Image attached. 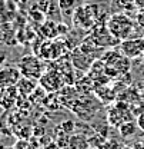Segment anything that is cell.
<instances>
[{
  "label": "cell",
  "instance_id": "obj_16",
  "mask_svg": "<svg viewBox=\"0 0 144 149\" xmlns=\"http://www.w3.org/2000/svg\"><path fill=\"white\" fill-rule=\"evenodd\" d=\"M1 96H3V88L0 86V97H1Z\"/></svg>",
  "mask_w": 144,
  "mask_h": 149
},
{
  "label": "cell",
  "instance_id": "obj_10",
  "mask_svg": "<svg viewBox=\"0 0 144 149\" xmlns=\"http://www.w3.org/2000/svg\"><path fill=\"white\" fill-rule=\"evenodd\" d=\"M60 130L64 132V133H67V135H70L73 130H74V123H73L72 120H64V122L60 125Z\"/></svg>",
  "mask_w": 144,
  "mask_h": 149
},
{
  "label": "cell",
  "instance_id": "obj_1",
  "mask_svg": "<svg viewBox=\"0 0 144 149\" xmlns=\"http://www.w3.org/2000/svg\"><path fill=\"white\" fill-rule=\"evenodd\" d=\"M133 29H134L133 20L123 13L113 15L107 23L108 33L120 40H127V37L133 33Z\"/></svg>",
  "mask_w": 144,
  "mask_h": 149
},
{
  "label": "cell",
  "instance_id": "obj_13",
  "mask_svg": "<svg viewBox=\"0 0 144 149\" xmlns=\"http://www.w3.org/2000/svg\"><path fill=\"white\" fill-rule=\"evenodd\" d=\"M137 22L140 23L141 27H144V12H140V13L137 15Z\"/></svg>",
  "mask_w": 144,
  "mask_h": 149
},
{
  "label": "cell",
  "instance_id": "obj_7",
  "mask_svg": "<svg viewBox=\"0 0 144 149\" xmlns=\"http://www.w3.org/2000/svg\"><path fill=\"white\" fill-rule=\"evenodd\" d=\"M137 128H138L137 122L126 120V122H123V123L119 126V130H120V135H121L123 138H131V136H134V135H136Z\"/></svg>",
  "mask_w": 144,
  "mask_h": 149
},
{
  "label": "cell",
  "instance_id": "obj_3",
  "mask_svg": "<svg viewBox=\"0 0 144 149\" xmlns=\"http://www.w3.org/2000/svg\"><path fill=\"white\" fill-rule=\"evenodd\" d=\"M21 76L23 74L20 72L19 66H3L0 68V86L3 89L17 86Z\"/></svg>",
  "mask_w": 144,
  "mask_h": 149
},
{
  "label": "cell",
  "instance_id": "obj_2",
  "mask_svg": "<svg viewBox=\"0 0 144 149\" xmlns=\"http://www.w3.org/2000/svg\"><path fill=\"white\" fill-rule=\"evenodd\" d=\"M19 69L23 76L26 77H30V79H40L43 73H44V66L43 63L40 62V59L37 56L33 55H27L23 56L19 62Z\"/></svg>",
  "mask_w": 144,
  "mask_h": 149
},
{
  "label": "cell",
  "instance_id": "obj_8",
  "mask_svg": "<svg viewBox=\"0 0 144 149\" xmlns=\"http://www.w3.org/2000/svg\"><path fill=\"white\" fill-rule=\"evenodd\" d=\"M69 148L70 149H89V138L83 136V135H74L70 136V142H69Z\"/></svg>",
  "mask_w": 144,
  "mask_h": 149
},
{
  "label": "cell",
  "instance_id": "obj_9",
  "mask_svg": "<svg viewBox=\"0 0 144 149\" xmlns=\"http://www.w3.org/2000/svg\"><path fill=\"white\" fill-rule=\"evenodd\" d=\"M77 0H59V9L60 12H63L64 15H72L74 7H76Z\"/></svg>",
  "mask_w": 144,
  "mask_h": 149
},
{
  "label": "cell",
  "instance_id": "obj_4",
  "mask_svg": "<svg viewBox=\"0 0 144 149\" xmlns=\"http://www.w3.org/2000/svg\"><path fill=\"white\" fill-rule=\"evenodd\" d=\"M123 55L127 59H136L144 53V39H127L120 46Z\"/></svg>",
  "mask_w": 144,
  "mask_h": 149
},
{
  "label": "cell",
  "instance_id": "obj_6",
  "mask_svg": "<svg viewBox=\"0 0 144 149\" xmlns=\"http://www.w3.org/2000/svg\"><path fill=\"white\" fill-rule=\"evenodd\" d=\"M37 83L34 82V79H30V77H26V76H21V79L19 80L17 83V91L20 95H24V96H29L36 91Z\"/></svg>",
  "mask_w": 144,
  "mask_h": 149
},
{
  "label": "cell",
  "instance_id": "obj_12",
  "mask_svg": "<svg viewBox=\"0 0 144 149\" xmlns=\"http://www.w3.org/2000/svg\"><path fill=\"white\" fill-rule=\"evenodd\" d=\"M137 125L141 130H144V112H141L138 116H137Z\"/></svg>",
  "mask_w": 144,
  "mask_h": 149
},
{
  "label": "cell",
  "instance_id": "obj_17",
  "mask_svg": "<svg viewBox=\"0 0 144 149\" xmlns=\"http://www.w3.org/2000/svg\"><path fill=\"white\" fill-rule=\"evenodd\" d=\"M120 149H133V148H130V146H121Z\"/></svg>",
  "mask_w": 144,
  "mask_h": 149
},
{
  "label": "cell",
  "instance_id": "obj_11",
  "mask_svg": "<svg viewBox=\"0 0 144 149\" xmlns=\"http://www.w3.org/2000/svg\"><path fill=\"white\" fill-rule=\"evenodd\" d=\"M120 143L116 141V139H107L106 142H104V146L103 149H120Z\"/></svg>",
  "mask_w": 144,
  "mask_h": 149
},
{
  "label": "cell",
  "instance_id": "obj_5",
  "mask_svg": "<svg viewBox=\"0 0 144 149\" xmlns=\"http://www.w3.org/2000/svg\"><path fill=\"white\" fill-rule=\"evenodd\" d=\"M61 79H63L61 74L59 73L57 70H49V72H44L39 80H40V86L44 91L54 92V91H59L61 88V85H63Z\"/></svg>",
  "mask_w": 144,
  "mask_h": 149
},
{
  "label": "cell",
  "instance_id": "obj_19",
  "mask_svg": "<svg viewBox=\"0 0 144 149\" xmlns=\"http://www.w3.org/2000/svg\"><path fill=\"white\" fill-rule=\"evenodd\" d=\"M6 149H13V148H6Z\"/></svg>",
  "mask_w": 144,
  "mask_h": 149
},
{
  "label": "cell",
  "instance_id": "obj_14",
  "mask_svg": "<svg viewBox=\"0 0 144 149\" xmlns=\"http://www.w3.org/2000/svg\"><path fill=\"white\" fill-rule=\"evenodd\" d=\"M46 149H60V146H59L56 142H52L49 146H46Z\"/></svg>",
  "mask_w": 144,
  "mask_h": 149
},
{
  "label": "cell",
  "instance_id": "obj_15",
  "mask_svg": "<svg viewBox=\"0 0 144 149\" xmlns=\"http://www.w3.org/2000/svg\"><path fill=\"white\" fill-rule=\"evenodd\" d=\"M3 60H4V53H0V65L3 63Z\"/></svg>",
  "mask_w": 144,
  "mask_h": 149
},
{
  "label": "cell",
  "instance_id": "obj_18",
  "mask_svg": "<svg viewBox=\"0 0 144 149\" xmlns=\"http://www.w3.org/2000/svg\"><path fill=\"white\" fill-rule=\"evenodd\" d=\"M141 97H143V99H144V93H143V95H141Z\"/></svg>",
  "mask_w": 144,
  "mask_h": 149
}]
</instances>
